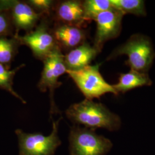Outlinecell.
<instances>
[{
	"instance_id": "1",
	"label": "cell",
	"mask_w": 155,
	"mask_h": 155,
	"mask_svg": "<svg viewBox=\"0 0 155 155\" xmlns=\"http://www.w3.org/2000/svg\"><path fill=\"white\" fill-rule=\"evenodd\" d=\"M66 114L72 122L92 130L98 128L117 131L121 126V120L101 103L85 99L70 106Z\"/></svg>"
},
{
	"instance_id": "2",
	"label": "cell",
	"mask_w": 155,
	"mask_h": 155,
	"mask_svg": "<svg viewBox=\"0 0 155 155\" xmlns=\"http://www.w3.org/2000/svg\"><path fill=\"white\" fill-rule=\"evenodd\" d=\"M125 55L128 59L126 64L130 70L148 73L153 62L155 52L151 40L141 34H134L123 45L114 50L107 58V61Z\"/></svg>"
},
{
	"instance_id": "3",
	"label": "cell",
	"mask_w": 155,
	"mask_h": 155,
	"mask_svg": "<svg viewBox=\"0 0 155 155\" xmlns=\"http://www.w3.org/2000/svg\"><path fill=\"white\" fill-rule=\"evenodd\" d=\"M69 142L70 155H106L113 147L109 139L79 126L71 128Z\"/></svg>"
},
{
	"instance_id": "4",
	"label": "cell",
	"mask_w": 155,
	"mask_h": 155,
	"mask_svg": "<svg viewBox=\"0 0 155 155\" xmlns=\"http://www.w3.org/2000/svg\"><path fill=\"white\" fill-rule=\"evenodd\" d=\"M101 64L89 65L77 71H67L86 99L99 98L107 93L118 95L113 85L107 83L100 73Z\"/></svg>"
},
{
	"instance_id": "5",
	"label": "cell",
	"mask_w": 155,
	"mask_h": 155,
	"mask_svg": "<svg viewBox=\"0 0 155 155\" xmlns=\"http://www.w3.org/2000/svg\"><path fill=\"white\" fill-rule=\"evenodd\" d=\"M61 118L54 121L52 130L50 135L40 133H27L21 129H17L19 147V155H54L61 144L58 136L59 123Z\"/></svg>"
},
{
	"instance_id": "6",
	"label": "cell",
	"mask_w": 155,
	"mask_h": 155,
	"mask_svg": "<svg viewBox=\"0 0 155 155\" xmlns=\"http://www.w3.org/2000/svg\"><path fill=\"white\" fill-rule=\"evenodd\" d=\"M16 35L21 45H25L31 50L33 55L41 61L57 48L58 45L45 17H43L32 31L24 36Z\"/></svg>"
},
{
	"instance_id": "7",
	"label": "cell",
	"mask_w": 155,
	"mask_h": 155,
	"mask_svg": "<svg viewBox=\"0 0 155 155\" xmlns=\"http://www.w3.org/2000/svg\"><path fill=\"white\" fill-rule=\"evenodd\" d=\"M64 55L60 47H58L45 58L43 61L44 64L43 70L38 84V88L41 91L45 92L48 90H50L51 110L53 112L56 110L52 99L54 90L62 84L59 82V77L67 71L64 63Z\"/></svg>"
},
{
	"instance_id": "8",
	"label": "cell",
	"mask_w": 155,
	"mask_h": 155,
	"mask_svg": "<svg viewBox=\"0 0 155 155\" xmlns=\"http://www.w3.org/2000/svg\"><path fill=\"white\" fill-rule=\"evenodd\" d=\"M0 9L8 11L15 29V34L20 31L27 33L32 31L43 17L26 2L16 0L0 1Z\"/></svg>"
},
{
	"instance_id": "9",
	"label": "cell",
	"mask_w": 155,
	"mask_h": 155,
	"mask_svg": "<svg viewBox=\"0 0 155 155\" xmlns=\"http://www.w3.org/2000/svg\"><path fill=\"white\" fill-rule=\"evenodd\" d=\"M124 16L121 12L113 8L101 13L94 20L97 28L93 46L100 52L106 41L120 35Z\"/></svg>"
},
{
	"instance_id": "10",
	"label": "cell",
	"mask_w": 155,
	"mask_h": 155,
	"mask_svg": "<svg viewBox=\"0 0 155 155\" xmlns=\"http://www.w3.org/2000/svg\"><path fill=\"white\" fill-rule=\"evenodd\" d=\"M53 12L58 24L82 27L86 22L84 18L82 1L67 0L56 2Z\"/></svg>"
},
{
	"instance_id": "11",
	"label": "cell",
	"mask_w": 155,
	"mask_h": 155,
	"mask_svg": "<svg viewBox=\"0 0 155 155\" xmlns=\"http://www.w3.org/2000/svg\"><path fill=\"white\" fill-rule=\"evenodd\" d=\"M52 32L61 50L70 51L86 42L87 33L82 27L58 24Z\"/></svg>"
},
{
	"instance_id": "12",
	"label": "cell",
	"mask_w": 155,
	"mask_h": 155,
	"mask_svg": "<svg viewBox=\"0 0 155 155\" xmlns=\"http://www.w3.org/2000/svg\"><path fill=\"white\" fill-rule=\"evenodd\" d=\"M100 53L93 45L87 42L69 51L64 55L67 71H77L89 66Z\"/></svg>"
},
{
	"instance_id": "13",
	"label": "cell",
	"mask_w": 155,
	"mask_h": 155,
	"mask_svg": "<svg viewBox=\"0 0 155 155\" xmlns=\"http://www.w3.org/2000/svg\"><path fill=\"white\" fill-rule=\"evenodd\" d=\"M152 81L148 73L139 72L130 70L127 73L121 74L118 83L113 86L117 93H125L136 87L144 86H150Z\"/></svg>"
},
{
	"instance_id": "14",
	"label": "cell",
	"mask_w": 155,
	"mask_h": 155,
	"mask_svg": "<svg viewBox=\"0 0 155 155\" xmlns=\"http://www.w3.org/2000/svg\"><path fill=\"white\" fill-rule=\"evenodd\" d=\"M20 45L16 35L13 37L0 38V64L10 69Z\"/></svg>"
},
{
	"instance_id": "15",
	"label": "cell",
	"mask_w": 155,
	"mask_h": 155,
	"mask_svg": "<svg viewBox=\"0 0 155 155\" xmlns=\"http://www.w3.org/2000/svg\"><path fill=\"white\" fill-rule=\"evenodd\" d=\"M111 6L124 15L133 14L138 16L147 15L145 2L143 0H110Z\"/></svg>"
},
{
	"instance_id": "16",
	"label": "cell",
	"mask_w": 155,
	"mask_h": 155,
	"mask_svg": "<svg viewBox=\"0 0 155 155\" xmlns=\"http://www.w3.org/2000/svg\"><path fill=\"white\" fill-rule=\"evenodd\" d=\"M85 21L94 20L103 12L113 9L110 0H86L82 1Z\"/></svg>"
},
{
	"instance_id": "17",
	"label": "cell",
	"mask_w": 155,
	"mask_h": 155,
	"mask_svg": "<svg viewBox=\"0 0 155 155\" xmlns=\"http://www.w3.org/2000/svg\"><path fill=\"white\" fill-rule=\"evenodd\" d=\"M24 66H25V64H21L15 69L10 70V69L0 64V89L8 91L25 104H26V101L14 90L13 87L15 75L17 72Z\"/></svg>"
},
{
	"instance_id": "18",
	"label": "cell",
	"mask_w": 155,
	"mask_h": 155,
	"mask_svg": "<svg viewBox=\"0 0 155 155\" xmlns=\"http://www.w3.org/2000/svg\"><path fill=\"white\" fill-rule=\"evenodd\" d=\"M15 29L8 11L0 9V38L13 37Z\"/></svg>"
},
{
	"instance_id": "19",
	"label": "cell",
	"mask_w": 155,
	"mask_h": 155,
	"mask_svg": "<svg viewBox=\"0 0 155 155\" xmlns=\"http://www.w3.org/2000/svg\"><path fill=\"white\" fill-rule=\"evenodd\" d=\"M26 2L35 11L45 17L50 16L56 4L52 0H29Z\"/></svg>"
}]
</instances>
